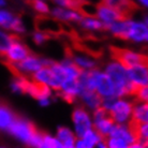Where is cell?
<instances>
[{"mask_svg":"<svg viewBox=\"0 0 148 148\" xmlns=\"http://www.w3.org/2000/svg\"><path fill=\"white\" fill-rule=\"evenodd\" d=\"M106 74L111 78L112 83L114 85L115 98L127 96L128 87L132 82L129 78L126 69L117 62H111L106 67Z\"/></svg>","mask_w":148,"mask_h":148,"instance_id":"cell-1","label":"cell"},{"mask_svg":"<svg viewBox=\"0 0 148 148\" xmlns=\"http://www.w3.org/2000/svg\"><path fill=\"white\" fill-rule=\"evenodd\" d=\"M110 52L113 59L117 61L120 66L125 68V69H129L132 66L135 64H145L147 66V56L140 54V53L132 52L130 49L126 48H120L117 46H110Z\"/></svg>","mask_w":148,"mask_h":148,"instance_id":"cell-2","label":"cell"},{"mask_svg":"<svg viewBox=\"0 0 148 148\" xmlns=\"http://www.w3.org/2000/svg\"><path fill=\"white\" fill-rule=\"evenodd\" d=\"M8 130L11 134L27 144L29 143L30 138L38 132V128L34 126V123L23 118L19 115H16L14 121L12 122Z\"/></svg>","mask_w":148,"mask_h":148,"instance_id":"cell-3","label":"cell"},{"mask_svg":"<svg viewBox=\"0 0 148 148\" xmlns=\"http://www.w3.org/2000/svg\"><path fill=\"white\" fill-rule=\"evenodd\" d=\"M64 23L46 15H38L34 18V27L37 31L46 34L52 38L64 34Z\"/></svg>","mask_w":148,"mask_h":148,"instance_id":"cell-4","label":"cell"},{"mask_svg":"<svg viewBox=\"0 0 148 148\" xmlns=\"http://www.w3.org/2000/svg\"><path fill=\"white\" fill-rule=\"evenodd\" d=\"M32 54L31 51L25 44L15 42L3 54H0V60L2 62H18Z\"/></svg>","mask_w":148,"mask_h":148,"instance_id":"cell-5","label":"cell"},{"mask_svg":"<svg viewBox=\"0 0 148 148\" xmlns=\"http://www.w3.org/2000/svg\"><path fill=\"white\" fill-rule=\"evenodd\" d=\"M73 122L75 125V131L78 137H83L87 131L92 128V123L90 121L89 115L83 108H76L72 114Z\"/></svg>","mask_w":148,"mask_h":148,"instance_id":"cell-6","label":"cell"},{"mask_svg":"<svg viewBox=\"0 0 148 148\" xmlns=\"http://www.w3.org/2000/svg\"><path fill=\"white\" fill-rule=\"evenodd\" d=\"M101 3L118 10L127 21H130L138 7L132 0H101Z\"/></svg>","mask_w":148,"mask_h":148,"instance_id":"cell-7","label":"cell"},{"mask_svg":"<svg viewBox=\"0 0 148 148\" xmlns=\"http://www.w3.org/2000/svg\"><path fill=\"white\" fill-rule=\"evenodd\" d=\"M92 76L98 93L105 97H114V85L108 74L101 73L98 70H92Z\"/></svg>","mask_w":148,"mask_h":148,"instance_id":"cell-8","label":"cell"},{"mask_svg":"<svg viewBox=\"0 0 148 148\" xmlns=\"http://www.w3.org/2000/svg\"><path fill=\"white\" fill-rule=\"evenodd\" d=\"M97 17H100L104 23L112 24L114 22H128L126 17L114 8L99 3L97 5Z\"/></svg>","mask_w":148,"mask_h":148,"instance_id":"cell-9","label":"cell"},{"mask_svg":"<svg viewBox=\"0 0 148 148\" xmlns=\"http://www.w3.org/2000/svg\"><path fill=\"white\" fill-rule=\"evenodd\" d=\"M134 104L127 101H117L114 104V106L110 110L111 115L114 121L117 122H123L129 118V116L132 113Z\"/></svg>","mask_w":148,"mask_h":148,"instance_id":"cell-10","label":"cell"},{"mask_svg":"<svg viewBox=\"0 0 148 148\" xmlns=\"http://www.w3.org/2000/svg\"><path fill=\"white\" fill-rule=\"evenodd\" d=\"M26 93H29L32 98L41 101L48 99V97L51 96V89H49L47 84L31 78L28 83Z\"/></svg>","mask_w":148,"mask_h":148,"instance_id":"cell-11","label":"cell"},{"mask_svg":"<svg viewBox=\"0 0 148 148\" xmlns=\"http://www.w3.org/2000/svg\"><path fill=\"white\" fill-rule=\"evenodd\" d=\"M129 78L131 81L140 86H147L148 72L147 66L145 64H135L127 69Z\"/></svg>","mask_w":148,"mask_h":148,"instance_id":"cell-12","label":"cell"},{"mask_svg":"<svg viewBox=\"0 0 148 148\" xmlns=\"http://www.w3.org/2000/svg\"><path fill=\"white\" fill-rule=\"evenodd\" d=\"M147 25L146 24L131 22L129 32H128V39L129 40L142 42V41L147 40Z\"/></svg>","mask_w":148,"mask_h":148,"instance_id":"cell-13","label":"cell"},{"mask_svg":"<svg viewBox=\"0 0 148 148\" xmlns=\"http://www.w3.org/2000/svg\"><path fill=\"white\" fill-rule=\"evenodd\" d=\"M16 115L8 105L0 104V129H8L14 121Z\"/></svg>","mask_w":148,"mask_h":148,"instance_id":"cell-14","label":"cell"},{"mask_svg":"<svg viewBox=\"0 0 148 148\" xmlns=\"http://www.w3.org/2000/svg\"><path fill=\"white\" fill-rule=\"evenodd\" d=\"M110 135H111V137L120 138L123 142H126L127 144H133L134 143L133 137L130 134L128 128L122 126V125H117V126L112 127L111 131H110Z\"/></svg>","mask_w":148,"mask_h":148,"instance_id":"cell-15","label":"cell"},{"mask_svg":"<svg viewBox=\"0 0 148 148\" xmlns=\"http://www.w3.org/2000/svg\"><path fill=\"white\" fill-rule=\"evenodd\" d=\"M53 15L55 16L56 19H61V21H71V22H81L83 17L81 15L74 11H68L66 9H61V8H56L53 10Z\"/></svg>","mask_w":148,"mask_h":148,"instance_id":"cell-16","label":"cell"},{"mask_svg":"<svg viewBox=\"0 0 148 148\" xmlns=\"http://www.w3.org/2000/svg\"><path fill=\"white\" fill-rule=\"evenodd\" d=\"M57 136L60 144L66 148H73L74 143H75V136L68 128L60 127L57 131Z\"/></svg>","mask_w":148,"mask_h":148,"instance_id":"cell-17","label":"cell"},{"mask_svg":"<svg viewBox=\"0 0 148 148\" xmlns=\"http://www.w3.org/2000/svg\"><path fill=\"white\" fill-rule=\"evenodd\" d=\"M83 100L90 108H100L103 102V98L100 93L96 92V91H85V92L81 93Z\"/></svg>","mask_w":148,"mask_h":148,"instance_id":"cell-18","label":"cell"},{"mask_svg":"<svg viewBox=\"0 0 148 148\" xmlns=\"http://www.w3.org/2000/svg\"><path fill=\"white\" fill-rule=\"evenodd\" d=\"M132 119L141 123H147L148 121V105L147 103H142L140 105L133 106L132 108Z\"/></svg>","mask_w":148,"mask_h":148,"instance_id":"cell-19","label":"cell"},{"mask_svg":"<svg viewBox=\"0 0 148 148\" xmlns=\"http://www.w3.org/2000/svg\"><path fill=\"white\" fill-rule=\"evenodd\" d=\"M19 41L21 38L16 34H7L0 31V54L5 53L13 43Z\"/></svg>","mask_w":148,"mask_h":148,"instance_id":"cell-20","label":"cell"},{"mask_svg":"<svg viewBox=\"0 0 148 148\" xmlns=\"http://www.w3.org/2000/svg\"><path fill=\"white\" fill-rule=\"evenodd\" d=\"M82 138H83L82 141H83V144H84L85 148H93L97 144H99L100 142H102L101 136L92 129L87 131L85 135Z\"/></svg>","mask_w":148,"mask_h":148,"instance_id":"cell-21","label":"cell"},{"mask_svg":"<svg viewBox=\"0 0 148 148\" xmlns=\"http://www.w3.org/2000/svg\"><path fill=\"white\" fill-rule=\"evenodd\" d=\"M27 3L29 4L31 8H34L36 11L40 12V13L46 14V13L49 12L47 4L43 2L42 0H27Z\"/></svg>","mask_w":148,"mask_h":148,"instance_id":"cell-22","label":"cell"},{"mask_svg":"<svg viewBox=\"0 0 148 148\" xmlns=\"http://www.w3.org/2000/svg\"><path fill=\"white\" fill-rule=\"evenodd\" d=\"M60 142L56 138H53L52 136H49L48 134L44 133L43 134V142L40 145L39 148H58Z\"/></svg>","mask_w":148,"mask_h":148,"instance_id":"cell-23","label":"cell"},{"mask_svg":"<svg viewBox=\"0 0 148 148\" xmlns=\"http://www.w3.org/2000/svg\"><path fill=\"white\" fill-rule=\"evenodd\" d=\"M104 144L108 148H128L126 142H123L120 138H115V137H111L110 140L108 138L104 142Z\"/></svg>","mask_w":148,"mask_h":148,"instance_id":"cell-24","label":"cell"},{"mask_svg":"<svg viewBox=\"0 0 148 148\" xmlns=\"http://www.w3.org/2000/svg\"><path fill=\"white\" fill-rule=\"evenodd\" d=\"M13 18L14 17L11 13L5 11H0V26H3L4 28H9Z\"/></svg>","mask_w":148,"mask_h":148,"instance_id":"cell-25","label":"cell"},{"mask_svg":"<svg viewBox=\"0 0 148 148\" xmlns=\"http://www.w3.org/2000/svg\"><path fill=\"white\" fill-rule=\"evenodd\" d=\"M52 1L56 2L57 4L61 5V7L69 8V9H72V10H75L78 3V0H52Z\"/></svg>","mask_w":148,"mask_h":148,"instance_id":"cell-26","label":"cell"},{"mask_svg":"<svg viewBox=\"0 0 148 148\" xmlns=\"http://www.w3.org/2000/svg\"><path fill=\"white\" fill-rule=\"evenodd\" d=\"M8 29H11L13 31H15V32H23L24 31V26H23L22 21L18 17H14Z\"/></svg>","mask_w":148,"mask_h":148,"instance_id":"cell-27","label":"cell"},{"mask_svg":"<svg viewBox=\"0 0 148 148\" xmlns=\"http://www.w3.org/2000/svg\"><path fill=\"white\" fill-rule=\"evenodd\" d=\"M49 39H52V37L46 34H43V32H39V31H37V32L34 34V41L37 43V44H41V43H43V42L49 40Z\"/></svg>","mask_w":148,"mask_h":148,"instance_id":"cell-28","label":"cell"},{"mask_svg":"<svg viewBox=\"0 0 148 148\" xmlns=\"http://www.w3.org/2000/svg\"><path fill=\"white\" fill-rule=\"evenodd\" d=\"M128 148H147V146L143 144H140V143H133V144Z\"/></svg>","mask_w":148,"mask_h":148,"instance_id":"cell-29","label":"cell"},{"mask_svg":"<svg viewBox=\"0 0 148 148\" xmlns=\"http://www.w3.org/2000/svg\"><path fill=\"white\" fill-rule=\"evenodd\" d=\"M48 103H49L48 99H45V100H41L40 101V104L42 105V106H46V105H48Z\"/></svg>","mask_w":148,"mask_h":148,"instance_id":"cell-30","label":"cell"},{"mask_svg":"<svg viewBox=\"0 0 148 148\" xmlns=\"http://www.w3.org/2000/svg\"><path fill=\"white\" fill-rule=\"evenodd\" d=\"M99 148H106V145L104 144L103 142H100L99 143Z\"/></svg>","mask_w":148,"mask_h":148,"instance_id":"cell-31","label":"cell"},{"mask_svg":"<svg viewBox=\"0 0 148 148\" xmlns=\"http://www.w3.org/2000/svg\"><path fill=\"white\" fill-rule=\"evenodd\" d=\"M140 1H141V2L143 4H144L145 7H147V4H148V1H147V0H140Z\"/></svg>","mask_w":148,"mask_h":148,"instance_id":"cell-32","label":"cell"},{"mask_svg":"<svg viewBox=\"0 0 148 148\" xmlns=\"http://www.w3.org/2000/svg\"><path fill=\"white\" fill-rule=\"evenodd\" d=\"M4 3H5L4 0H0V7H1V5H4Z\"/></svg>","mask_w":148,"mask_h":148,"instance_id":"cell-33","label":"cell"}]
</instances>
